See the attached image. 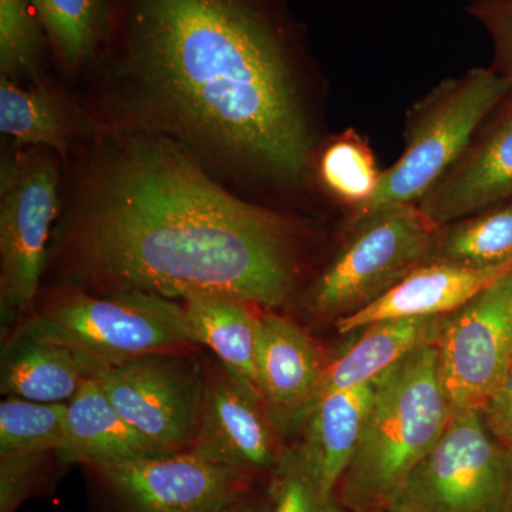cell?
<instances>
[{"mask_svg":"<svg viewBox=\"0 0 512 512\" xmlns=\"http://www.w3.org/2000/svg\"><path fill=\"white\" fill-rule=\"evenodd\" d=\"M511 453H512V448H511Z\"/></svg>","mask_w":512,"mask_h":512,"instance_id":"cell-33","label":"cell"},{"mask_svg":"<svg viewBox=\"0 0 512 512\" xmlns=\"http://www.w3.org/2000/svg\"><path fill=\"white\" fill-rule=\"evenodd\" d=\"M255 383L221 365L202 379L190 450L252 478L274 473L286 447Z\"/></svg>","mask_w":512,"mask_h":512,"instance_id":"cell-12","label":"cell"},{"mask_svg":"<svg viewBox=\"0 0 512 512\" xmlns=\"http://www.w3.org/2000/svg\"><path fill=\"white\" fill-rule=\"evenodd\" d=\"M181 303L195 343L207 346L221 365L255 383L262 322L255 305L222 293H195Z\"/></svg>","mask_w":512,"mask_h":512,"instance_id":"cell-20","label":"cell"},{"mask_svg":"<svg viewBox=\"0 0 512 512\" xmlns=\"http://www.w3.org/2000/svg\"><path fill=\"white\" fill-rule=\"evenodd\" d=\"M480 412L495 439L512 448V366Z\"/></svg>","mask_w":512,"mask_h":512,"instance_id":"cell-30","label":"cell"},{"mask_svg":"<svg viewBox=\"0 0 512 512\" xmlns=\"http://www.w3.org/2000/svg\"><path fill=\"white\" fill-rule=\"evenodd\" d=\"M67 404L8 397L0 404V457L57 453L66 436Z\"/></svg>","mask_w":512,"mask_h":512,"instance_id":"cell-24","label":"cell"},{"mask_svg":"<svg viewBox=\"0 0 512 512\" xmlns=\"http://www.w3.org/2000/svg\"><path fill=\"white\" fill-rule=\"evenodd\" d=\"M512 200V106L476 134L419 208L437 227Z\"/></svg>","mask_w":512,"mask_h":512,"instance_id":"cell-14","label":"cell"},{"mask_svg":"<svg viewBox=\"0 0 512 512\" xmlns=\"http://www.w3.org/2000/svg\"><path fill=\"white\" fill-rule=\"evenodd\" d=\"M47 46L67 73L97 66L116 35L117 0H30Z\"/></svg>","mask_w":512,"mask_h":512,"instance_id":"cell-19","label":"cell"},{"mask_svg":"<svg viewBox=\"0 0 512 512\" xmlns=\"http://www.w3.org/2000/svg\"><path fill=\"white\" fill-rule=\"evenodd\" d=\"M87 470L114 512H224L255 483L192 450Z\"/></svg>","mask_w":512,"mask_h":512,"instance_id":"cell-9","label":"cell"},{"mask_svg":"<svg viewBox=\"0 0 512 512\" xmlns=\"http://www.w3.org/2000/svg\"><path fill=\"white\" fill-rule=\"evenodd\" d=\"M303 45L286 0H117L116 35L97 64L116 76L114 130L298 183L313 143L296 79Z\"/></svg>","mask_w":512,"mask_h":512,"instance_id":"cell-1","label":"cell"},{"mask_svg":"<svg viewBox=\"0 0 512 512\" xmlns=\"http://www.w3.org/2000/svg\"><path fill=\"white\" fill-rule=\"evenodd\" d=\"M439 229L417 204L352 218L348 239L309 292V308L338 319L366 308L429 262Z\"/></svg>","mask_w":512,"mask_h":512,"instance_id":"cell-6","label":"cell"},{"mask_svg":"<svg viewBox=\"0 0 512 512\" xmlns=\"http://www.w3.org/2000/svg\"><path fill=\"white\" fill-rule=\"evenodd\" d=\"M127 423L164 450H190L202 379L187 360L161 353L101 367L93 376Z\"/></svg>","mask_w":512,"mask_h":512,"instance_id":"cell-11","label":"cell"},{"mask_svg":"<svg viewBox=\"0 0 512 512\" xmlns=\"http://www.w3.org/2000/svg\"><path fill=\"white\" fill-rule=\"evenodd\" d=\"M111 134L60 235L74 281L174 301L222 293L268 311L291 299L299 251L289 218L229 194L173 138Z\"/></svg>","mask_w":512,"mask_h":512,"instance_id":"cell-2","label":"cell"},{"mask_svg":"<svg viewBox=\"0 0 512 512\" xmlns=\"http://www.w3.org/2000/svg\"><path fill=\"white\" fill-rule=\"evenodd\" d=\"M326 363L295 322L275 312L262 315L255 386L279 433L303 429L318 402Z\"/></svg>","mask_w":512,"mask_h":512,"instance_id":"cell-13","label":"cell"},{"mask_svg":"<svg viewBox=\"0 0 512 512\" xmlns=\"http://www.w3.org/2000/svg\"><path fill=\"white\" fill-rule=\"evenodd\" d=\"M430 261L468 266L512 262V200L441 227Z\"/></svg>","mask_w":512,"mask_h":512,"instance_id":"cell-23","label":"cell"},{"mask_svg":"<svg viewBox=\"0 0 512 512\" xmlns=\"http://www.w3.org/2000/svg\"><path fill=\"white\" fill-rule=\"evenodd\" d=\"M389 511L512 512L511 448L490 433L480 410L453 412Z\"/></svg>","mask_w":512,"mask_h":512,"instance_id":"cell-7","label":"cell"},{"mask_svg":"<svg viewBox=\"0 0 512 512\" xmlns=\"http://www.w3.org/2000/svg\"><path fill=\"white\" fill-rule=\"evenodd\" d=\"M52 454L57 453L0 457V512H16L28 498L39 493Z\"/></svg>","mask_w":512,"mask_h":512,"instance_id":"cell-28","label":"cell"},{"mask_svg":"<svg viewBox=\"0 0 512 512\" xmlns=\"http://www.w3.org/2000/svg\"><path fill=\"white\" fill-rule=\"evenodd\" d=\"M47 40L30 0H0L2 76H32L35 82Z\"/></svg>","mask_w":512,"mask_h":512,"instance_id":"cell-27","label":"cell"},{"mask_svg":"<svg viewBox=\"0 0 512 512\" xmlns=\"http://www.w3.org/2000/svg\"><path fill=\"white\" fill-rule=\"evenodd\" d=\"M510 269L512 262L491 266L426 262L377 301L338 319L336 328L340 333H350L382 320L451 315Z\"/></svg>","mask_w":512,"mask_h":512,"instance_id":"cell-15","label":"cell"},{"mask_svg":"<svg viewBox=\"0 0 512 512\" xmlns=\"http://www.w3.org/2000/svg\"><path fill=\"white\" fill-rule=\"evenodd\" d=\"M510 93L504 77L484 67L434 87L407 114L402 157L380 175L372 198L353 211V218L390 205L419 204Z\"/></svg>","mask_w":512,"mask_h":512,"instance_id":"cell-5","label":"cell"},{"mask_svg":"<svg viewBox=\"0 0 512 512\" xmlns=\"http://www.w3.org/2000/svg\"><path fill=\"white\" fill-rule=\"evenodd\" d=\"M467 10L491 36L494 69L510 84L512 93V0H473Z\"/></svg>","mask_w":512,"mask_h":512,"instance_id":"cell-29","label":"cell"},{"mask_svg":"<svg viewBox=\"0 0 512 512\" xmlns=\"http://www.w3.org/2000/svg\"><path fill=\"white\" fill-rule=\"evenodd\" d=\"M266 491L255 494L254 487L239 497L234 504L229 505L224 512H265Z\"/></svg>","mask_w":512,"mask_h":512,"instance_id":"cell-31","label":"cell"},{"mask_svg":"<svg viewBox=\"0 0 512 512\" xmlns=\"http://www.w3.org/2000/svg\"><path fill=\"white\" fill-rule=\"evenodd\" d=\"M451 416L437 345L414 350L380 375L362 440L336 487L343 507L389 511L414 468L439 443Z\"/></svg>","mask_w":512,"mask_h":512,"instance_id":"cell-3","label":"cell"},{"mask_svg":"<svg viewBox=\"0 0 512 512\" xmlns=\"http://www.w3.org/2000/svg\"><path fill=\"white\" fill-rule=\"evenodd\" d=\"M99 367L66 346L20 338L2 370V393L32 402L67 404Z\"/></svg>","mask_w":512,"mask_h":512,"instance_id":"cell-21","label":"cell"},{"mask_svg":"<svg viewBox=\"0 0 512 512\" xmlns=\"http://www.w3.org/2000/svg\"><path fill=\"white\" fill-rule=\"evenodd\" d=\"M0 181V299L3 316L19 315L39 291L59 211V173L45 151L30 147L5 161Z\"/></svg>","mask_w":512,"mask_h":512,"instance_id":"cell-8","label":"cell"},{"mask_svg":"<svg viewBox=\"0 0 512 512\" xmlns=\"http://www.w3.org/2000/svg\"><path fill=\"white\" fill-rule=\"evenodd\" d=\"M383 512H392V511H383Z\"/></svg>","mask_w":512,"mask_h":512,"instance_id":"cell-32","label":"cell"},{"mask_svg":"<svg viewBox=\"0 0 512 512\" xmlns=\"http://www.w3.org/2000/svg\"><path fill=\"white\" fill-rule=\"evenodd\" d=\"M0 133L15 138L19 144L49 148L66 157L74 131L62 103L42 83L22 89L9 77L2 76Z\"/></svg>","mask_w":512,"mask_h":512,"instance_id":"cell-22","label":"cell"},{"mask_svg":"<svg viewBox=\"0 0 512 512\" xmlns=\"http://www.w3.org/2000/svg\"><path fill=\"white\" fill-rule=\"evenodd\" d=\"M265 491V512H350L323 485L299 444L285 448Z\"/></svg>","mask_w":512,"mask_h":512,"instance_id":"cell-25","label":"cell"},{"mask_svg":"<svg viewBox=\"0 0 512 512\" xmlns=\"http://www.w3.org/2000/svg\"><path fill=\"white\" fill-rule=\"evenodd\" d=\"M319 175L326 190L353 211L372 198L380 175L369 147L353 134L336 138L323 151Z\"/></svg>","mask_w":512,"mask_h":512,"instance_id":"cell-26","label":"cell"},{"mask_svg":"<svg viewBox=\"0 0 512 512\" xmlns=\"http://www.w3.org/2000/svg\"><path fill=\"white\" fill-rule=\"evenodd\" d=\"M20 338L66 346L99 369L197 345L183 303L141 291L64 295L30 319Z\"/></svg>","mask_w":512,"mask_h":512,"instance_id":"cell-4","label":"cell"},{"mask_svg":"<svg viewBox=\"0 0 512 512\" xmlns=\"http://www.w3.org/2000/svg\"><path fill=\"white\" fill-rule=\"evenodd\" d=\"M377 379L326 394L303 426L305 436L299 446L323 485L335 493L362 440L375 402Z\"/></svg>","mask_w":512,"mask_h":512,"instance_id":"cell-18","label":"cell"},{"mask_svg":"<svg viewBox=\"0 0 512 512\" xmlns=\"http://www.w3.org/2000/svg\"><path fill=\"white\" fill-rule=\"evenodd\" d=\"M437 350L453 412L481 410L512 366V269L448 316Z\"/></svg>","mask_w":512,"mask_h":512,"instance_id":"cell-10","label":"cell"},{"mask_svg":"<svg viewBox=\"0 0 512 512\" xmlns=\"http://www.w3.org/2000/svg\"><path fill=\"white\" fill-rule=\"evenodd\" d=\"M448 316L382 320L360 329L357 342L326 363L318 402L326 394L372 382L414 350L437 345Z\"/></svg>","mask_w":512,"mask_h":512,"instance_id":"cell-17","label":"cell"},{"mask_svg":"<svg viewBox=\"0 0 512 512\" xmlns=\"http://www.w3.org/2000/svg\"><path fill=\"white\" fill-rule=\"evenodd\" d=\"M168 453L120 416L94 377L67 403L63 463L109 467Z\"/></svg>","mask_w":512,"mask_h":512,"instance_id":"cell-16","label":"cell"}]
</instances>
